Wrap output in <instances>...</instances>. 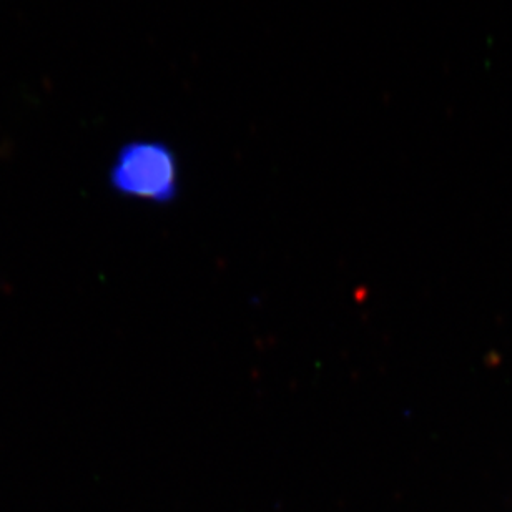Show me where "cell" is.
<instances>
[{
  "instance_id": "cell-1",
  "label": "cell",
  "mask_w": 512,
  "mask_h": 512,
  "mask_svg": "<svg viewBox=\"0 0 512 512\" xmlns=\"http://www.w3.org/2000/svg\"><path fill=\"white\" fill-rule=\"evenodd\" d=\"M110 188L122 197L167 205L180 192V165L167 143L135 140L120 148L110 165Z\"/></svg>"
}]
</instances>
